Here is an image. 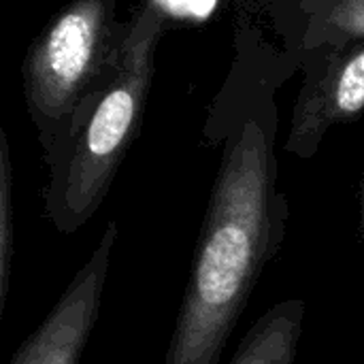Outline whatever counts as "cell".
I'll return each instance as SVG.
<instances>
[{
	"label": "cell",
	"mask_w": 364,
	"mask_h": 364,
	"mask_svg": "<svg viewBox=\"0 0 364 364\" xmlns=\"http://www.w3.org/2000/svg\"><path fill=\"white\" fill-rule=\"evenodd\" d=\"M117 241V224L109 222L87 262L68 282L62 296L17 348L9 364H79L98 322L111 254Z\"/></svg>",
	"instance_id": "cell-4"
},
{
	"label": "cell",
	"mask_w": 364,
	"mask_h": 364,
	"mask_svg": "<svg viewBox=\"0 0 364 364\" xmlns=\"http://www.w3.org/2000/svg\"><path fill=\"white\" fill-rule=\"evenodd\" d=\"M126 28L113 0H73L32 43L23 62L26 102L47 154L115 75Z\"/></svg>",
	"instance_id": "cell-3"
},
{
	"label": "cell",
	"mask_w": 364,
	"mask_h": 364,
	"mask_svg": "<svg viewBox=\"0 0 364 364\" xmlns=\"http://www.w3.org/2000/svg\"><path fill=\"white\" fill-rule=\"evenodd\" d=\"M364 111V38L341 49L318 75L305 83L292 115L286 149L299 158H311L322 136L341 122Z\"/></svg>",
	"instance_id": "cell-5"
},
{
	"label": "cell",
	"mask_w": 364,
	"mask_h": 364,
	"mask_svg": "<svg viewBox=\"0 0 364 364\" xmlns=\"http://www.w3.org/2000/svg\"><path fill=\"white\" fill-rule=\"evenodd\" d=\"M166 13L147 0L128 23L115 75L81 109L53 156L45 213L55 230L77 232L102 205L117 168L132 145L154 77V51Z\"/></svg>",
	"instance_id": "cell-2"
},
{
	"label": "cell",
	"mask_w": 364,
	"mask_h": 364,
	"mask_svg": "<svg viewBox=\"0 0 364 364\" xmlns=\"http://www.w3.org/2000/svg\"><path fill=\"white\" fill-rule=\"evenodd\" d=\"M328 26L350 38H364V0H337L328 15Z\"/></svg>",
	"instance_id": "cell-8"
},
{
	"label": "cell",
	"mask_w": 364,
	"mask_h": 364,
	"mask_svg": "<svg viewBox=\"0 0 364 364\" xmlns=\"http://www.w3.org/2000/svg\"><path fill=\"white\" fill-rule=\"evenodd\" d=\"M358 205H360L358 232H360V239H363V245H364V175H363V181H360V194H358Z\"/></svg>",
	"instance_id": "cell-10"
},
{
	"label": "cell",
	"mask_w": 364,
	"mask_h": 364,
	"mask_svg": "<svg viewBox=\"0 0 364 364\" xmlns=\"http://www.w3.org/2000/svg\"><path fill=\"white\" fill-rule=\"evenodd\" d=\"M305 316L303 299L273 305L250 326L228 364H296Z\"/></svg>",
	"instance_id": "cell-6"
},
{
	"label": "cell",
	"mask_w": 364,
	"mask_h": 364,
	"mask_svg": "<svg viewBox=\"0 0 364 364\" xmlns=\"http://www.w3.org/2000/svg\"><path fill=\"white\" fill-rule=\"evenodd\" d=\"M271 139L254 119L228 145L162 364H220L288 228Z\"/></svg>",
	"instance_id": "cell-1"
},
{
	"label": "cell",
	"mask_w": 364,
	"mask_h": 364,
	"mask_svg": "<svg viewBox=\"0 0 364 364\" xmlns=\"http://www.w3.org/2000/svg\"><path fill=\"white\" fill-rule=\"evenodd\" d=\"M15 256V209H13V166L6 136L0 130V314L4 309L11 284V264Z\"/></svg>",
	"instance_id": "cell-7"
},
{
	"label": "cell",
	"mask_w": 364,
	"mask_h": 364,
	"mask_svg": "<svg viewBox=\"0 0 364 364\" xmlns=\"http://www.w3.org/2000/svg\"><path fill=\"white\" fill-rule=\"evenodd\" d=\"M154 2L160 4L164 13L173 11L179 15H205L215 0H154Z\"/></svg>",
	"instance_id": "cell-9"
}]
</instances>
